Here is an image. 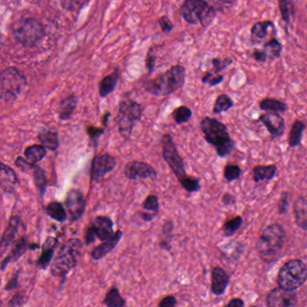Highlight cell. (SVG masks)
I'll return each mask as SVG.
<instances>
[{
    "mask_svg": "<svg viewBox=\"0 0 307 307\" xmlns=\"http://www.w3.org/2000/svg\"><path fill=\"white\" fill-rule=\"evenodd\" d=\"M162 157L175 174L181 187L189 193H194L201 189L200 179L189 176L186 172L184 161L180 156L177 146L170 134H164L161 140Z\"/></svg>",
    "mask_w": 307,
    "mask_h": 307,
    "instance_id": "6da1fadb",
    "label": "cell"
},
{
    "mask_svg": "<svg viewBox=\"0 0 307 307\" xmlns=\"http://www.w3.org/2000/svg\"><path fill=\"white\" fill-rule=\"evenodd\" d=\"M80 251L81 241L77 238L69 239L62 244L57 257L50 266L51 276L62 279V284H63L68 274L78 264Z\"/></svg>",
    "mask_w": 307,
    "mask_h": 307,
    "instance_id": "7a4b0ae2",
    "label": "cell"
},
{
    "mask_svg": "<svg viewBox=\"0 0 307 307\" xmlns=\"http://www.w3.org/2000/svg\"><path fill=\"white\" fill-rule=\"evenodd\" d=\"M202 132L207 142L212 144L219 157H225L235 148V142L231 139L226 126L214 118H206L200 123Z\"/></svg>",
    "mask_w": 307,
    "mask_h": 307,
    "instance_id": "3957f363",
    "label": "cell"
},
{
    "mask_svg": "<svg viewBox=\"0 0 307 307\" xmlns=\"http://www.w3.org/2000/svg\"><path fill=\"white\" fill-rule=\"evenodd\" d=\"M185 68L177 65L168 70L162 76L145 84V90L152 95H167L182 88L185 83Z\"/></svg>",
    "mask_w": 307,
    "mask_h": 307,
    "instance_id": "277c9868",
    "label": "cell"
},
{
    "mask_svg": "<svg viewBox=\"0 0 307 307\" xmlns=\"http://www.w3.org/2000/svg\"><path fill=\"white\" fill-rule=\"evenodd\" d=\"M285 239L284 228L278 223H274L264 230L257 242L260 255L266 260H272L278 257L283 249Z\"/></svg>",
    "mask_w": 307,
    "mask_h": 307,
    "instance_id": "5b68a950",
    "label": "cell"
},
{
    "mask_svg": "<svg viewBox=\"0 0 307 307\" xmlns=\"http://www.w3.org/2000/svg\"><path fill=\"white\" fill-rule=\"evenodd\" d=\"M307 279L306 264L300 260H291L280 268L278 285L284 290L294 291L304 285Z\"/></svg>",
    "mask_w": 307,
    "mask_h": 307,
    "instance_id": "8992f818",
    "label": "cell"
},
{
    "mask_svg": "<svg viewBox=\"0 0 307 307\" xmlns=\"http://www.w3.org/2000/svg\"><path fill=\"white\" fill-rule=\"evenodd\" d=\"M181 16L192 24H201L207 27L215 17V11L205 0H186L180 8Z\"/></svg>",
    "mask_w": 307,
    "mask_h": 307,
    "instance_id": "52a82bcc",
    "label": "cell"
},
{
    "mask_svg": "<svg viewBox=\"0 0 307 307\" xmlns=\"http://www.w3.org/2000/svg\"><path fill=\"white\" fill-rule=\"evenodd\" d=\"M142 115V108L138 103L132 100L123 101L119 105L117 123L121 136L129 140L132 136L134 125Z\"/></svg>",
    "mask_w": 307,
    "mask_h": 307,
    "instance_id": "ba28073f",
    "label": "cell"
},
{
    "mask_svg": "<svg viewBox=\"0 0 307 307\" xmlns=\"http://www.w3.org/2000/svg\"><path fill=\"white\" fill-rule=\"evenodd\" d=\"M14 36L24 46H33L45 36V29L35 19H24L17 23L13 30Z\"/></svg>",
    "mask_w": 307,
    "mask_h": 307,
    "instance_id": "9c48e42d",
    "label": "cell"
},
{
    "mask_svg": "<svg viewBox=\"0 0 307 307\" xmlns=\"http://www.w3.org/2000/svg\"><path fill=\"white\" fill-rule=\"evenodd\" d=\"M1 95L6 101L16 99L21 93L26 81L22 72L17 69L8 68L1 72Z\"/></svg>",
    "mask_w": 307,
    "mask_h": 307,
    "instance_id": "30bf717a",
    "label": "cell"
},
{
    "mask_svg": "<svg viewBox=\"0 0 307 307\" xmlns=\"http://www.w3.org/2000/svg\"><path fill=\"white\" fill-rule=\"evenodd\" d=\"M113 228L114 222L111 218L105 215L96 216L86 229L85 244L90 245L96 239L102 241L110 239L115 235Z\"/></svg>",
    "mask_w": 307,
    "mask_h": 307,
    "instance_id": "8fae6325",
    "label": "cell"
},
{
    "mask_svg": "<svg viewBox=\"0 0 307 307\" xmlns=\"http://www.w3.org/2000/svg\"><path fill=\"white\" fill-rule=\"evenodd\" d=\"M117 160L110 154H101L95 156L91 164V179L95 183H101L109 172L117 167Z\"/></svg>",
    "mask_w": 307,
    "mask_h": 307,
    "instance_id": "7c38bea8",
    "label": "cell"
},
{
    "mask_svg": "<svg viewBox=\"0 0 307 307\" xmlns=\"http://www.w3.org/2000/svg\"><path fill=\"white\" fill-rule=\"evenodd\" d=\"M86 199L80 190L71 189L68 192L65 197V207L71 223L82 217L86 210Z\"/></svg>",
    "mask_w": 307,
    "mask_h": 307,
    "instance_id": "4fadbf2b",
    "label": "cell"
},
{
    "mask_svg": "<svg viewBox=\"0 0 307 307\" xmlns=\"http://www.w3.org/2000/svg\"><path fill=\"white\" fill-rule=\"evenodd\" d=\"M123 174L128 179H155L157 172L155 168L150 164L143 162H130L124 166Z\"/></svg>",
    "mask_w": 307,
    "mask_h": 307,
    "instance_id": "5bb4252c",
    "label": "cell"
},
{
    "mask_svg": "<svg viewBox=\"0 0 307 307\" xmlns=\"http://www.w3.org/2000/svg\"><path fill=\"white\" fill-rule=\"evenodd\" d=\"M297 305V296L293 291L275 288L268 293L267 306L269 307H292Z\"/></svg>",
    "mask_w": 307,
    "mask_h": 307,
    "instance_id": "9a60e30c",
    "label": "cell"
},
{
    "mask_svg": "<svg viewBox=\"0 0 307 307\" xmlns=\"http://www.w3.org/2000/svg\"><path fill=\"white\" fill-rule=\"evenodd\" d=\"M24 226L23 223L22 218L19 215L12 216L8 222V224L6 226L5 232L2 235L1 243H0V250H1V255L3 256L5 254L7 248L11 245L12 243L15 241V237L19 232L20 227Z\"/></svg>",
    "mask_w": 307,
    "mask_h": 307,
    "instance_id": "2e32d148",
    "label": "cell"
},
{
    "mask_svg": "<svg viewBox=\"0 0 307 307\" xmlns=\"http://www.w3.org/2000/svg\"><path fill=\"white\" fill-rule=\"evenodd\" d=\"M260 121L266 126L274 138L282 136L285 132V121L276 112L263 114L260 117Z\"/></svg>",
    "mask_w": 307,
    "mask_h": 307,
    "instance_id": "e0dca14e",
    "label": "cell"
},
{
    "mask_svg": "<svg viewBox=\"0 0 307 307\" xmlns=\"http://www.w3.org/2000/svg\"><path fill=\"white\" fill-rule=\"evenodd\" d=\"M29 244L30 243H28L26 237H21L18 240H15L12 243L11 251L1 262V271L4 272L8 264L16 262L23 255H24L29 250Z\"/></svg>",
    "mask_w": 307,
    "mask_h": 307,
    "instance_id": "ac0fdd59",
    "label": "cell"
},
{
    "mask_svg": "<svg viewBox=\"0 0 307 307\" xmlns=\"http://www.w3.org/2000/svg\"><path fill=\"white\" fill-rule=\"evenodd\" d=\"M0 179H1L0 181L1 189L6 193L14 192L16 187L20 184L16 171L3 162L1 163L0 168Z\"/></svg>",
    "mask_w": 307,
    "mask_h": 307,
    "instance_id": "d6986e66",
    "label": "cell"
},
{
    "mask_svg": "<svg viewBox=\"0 0 307 307\" xmlns=\"http://www.w3.org/2000/svg\"><path fill=\"white\" fill-rule=\"evenodd\" d=\"M123 237V232L118 230L110 239L105 240L100 245L95 247L91 252V257L94 260H99L101 259L106 257L108 253H110L117 246L118 242Z\"/></svg>",
    "mask_w": 307,
    "mask_h": 307,
    "instance_id": "ffe728a7",
    "label": "cell"
},
{
    "mask_svg": "<svg viewBox=\"0 0 307 307\" xmlns=\"http://www.w3.org/2000/svg\"><path fill=\"white\" fill-rule=\"evenodd\" d=\"M59 240L55 237L48 236L44 242V245L42 247V253L36 262L37 267L42 269H46L50 266V261L54 255L56 246L58 244Z\"/></svg>",
    "mask_w": 307,
    "mask_h": 307,
    "instance_id": "44dd1931",
    "label": "cell"
},
{
    "mask_svg": "<svg viewBox=\"0 0 307 307\" xmlns=\"http://www.w3.org/2000/svg\"><path fill=\"white\" fill-rule=\"evenodd\" d=\"M229 276L220 267H215L212 270L211 291L215 296H221L226 290L229 284Z\"/></svg>",
    "mask_w": 307,
    "mask_h": 307,
    "instance_id": "7402d4cb",
    "label": "cell"
},
{
    "mask_svg": "<svg viewBox=\"0 0 307 307\" xmlns=\"http://www.w3.org/2000/svg\"><path fill=\"white\" fill-rule=\"evenodd\" d=\"M295 219L298 227L307 231V195H302L295 203Z\"/></svg>",
    "mask_w": 307,
    "mask_h": 307,
    "instance_id": "603a6c76",
    "label": "cell"
},
{
    "mask_svg": "<svg viewBox=\"0 0 307 307\" xmlns=\"http://www.w3.org/2000/svg\"><path fill=\"white\" fill-rule=\"evenodd\" d=\"M38 140L41 144L51 151H56L60 146L58 133L52 129H43L38 134Z\"/></svg>",
    "mask_w": 307,
    "mask_h": 307,
    "instance_id": "cb8c5ba5",
    "label": "cell"
},
{
    "mask_svg": "<svg viewBox=\"0 0 307 307\" xmlns=\"http://www.w3.org/2000/svg\"><path fill=\"white\" fill-rule=\"evenodd\" d=\"M78 99L75 95H70L61 102L59 106V118L62 121L70 120L76 110Z\"/></svg>",
    "mask_w": 307,
    "mask_h": 307,
    "instance_id": "d4e9b609",
    "label": "cell"
},
{
    "mask_svg": "<svg viewBox=\"0 0 307 307\" xmlns=\"http://www.w3.org/2000/svg\"><path fill=\"white\" fill-rule=\"evenodd\" d=\"M46 213L49 217L55 220L56 222L63 223L67 220V212L62 203L51 202L46 207Z\"/></svg>",
    "mask_w": 307,
    "mask_h": 307,
    "instance_id": "484cf974",
    "label": "cell"
},
{
    "mask_svg": "<svg viewBox=\"0 0 307 307\" xmlns=\"http://www.w3.org/2000/svg\"><path fill=\"white\" fill-rule=\"evenodd\" d=\"M103 305L108 307H123L126 305V301L121 296L120 292L117 286H112L107 291L106 296L103 300Z\"/></svg>",
    "mask_w": 307,
    "mask_h": 307,
    "instance_id": "4316f807",
    "label": "cell"
},
{
    "mask_svg": "<svg viewBox=\"0 0 307 307\" xmlns=\"http://www.w3.org/2000/svg\"><path fill=\"white\" fill-rule=\"evenodd\" d=\"M24 155L28 162L36 164L46 156V148L43 144L28 146L24 150Z\"/></svg>",
    "mask_w": 307,
    "mask_h": 307,
    "instance_id": "83f0119b",
    "label": "cell"
},
{
    "mask_svg": "<svg viewBox=\"0 0 307 307\" xmlns=\"http://www.w3.org/2000/svg\"><path fill=\"white\" fill-rule=\"evenodd\" d=\"M277 172L276 165L268 166H256L253 168V178L256 182L273 179Z\"/></svg>",
    "mask_w": 307,
    "mask_h": 307,
    "instance_id": "f1b7e54d",
    "label": "cell"
},
{
    "mask_svg": "<svg viewBox=\"0 0 307 307\" xmlns=\"http://www.w3.org/2000/svg\"><path fill=\"white\" fill-rule=\"evenodd\" d=\"M306 127H307L306 123L302 122V121H299V120H297L293 123L290 133H289V137H288V143H289L290 147L295 148L301 143L303 133H304Z\"/></svg>",
    "mask_w": 307,
    "mask_h": 307,
    "instance_id": "f546056e",
    "label": "cell"
},
{
    "mask_svg": "<svg viewBox=\"0 0 307 307\" xmlns=\"http://www.w3.org/2000/svg\"><path fill=\"white\" fill-rule=\"evenodd\" d=\"M33 176H34V184L36 189L39 191V194L42 197L45 195L46 188H47V178L45 175V171L39 167L37 164L35 165L34 170H33Z\"/></svg>",
    "mask_w": 307,
    "mask_h": 307,
    "instance_id": "4dcf8cb0",
    "label": "cell"
},
{
    "mask_svg": "<svg viewBox=\"0 0 307 307\" xmlns=\"http://www.w3.org/2000/svg\"><path fill=\"white\" fill-rule=\"evenodd\" d=\"M118 79V73H113L109 76H106L99 85V95L102 97H105L112 93L117 86Z\"/></svg>",
    "mask_w": 307,
    "mask_h": 307,
    "instance_id": "1f68e13d",
    "label": "cell"
},
{
    "mask_svg": "<svg viewBox=\"0 0 307 307\" xmlns=\"http://www.w3.org/2000/svg\"><path fill=\"white\" fill-rule=\"evenodd\" d=\"M260 107L261 110L268 112H285L287 110V105L282 101L276 100L272 98H265L260 101Z\"/></svg>",
    "mask_w": 307,
    "mask_h": 307,
    "instance_id": "d6a6232c",
    "label": "cell"
},
{
    "mask_svg": "<svg viewBox=\"0 0 307 307\" xmlns=\"http://www.w3.org/2000/svg\"><path fill=\"white\" fill-rule=\"evenodd\" d=\"M274 27L273 23L270 21L259 22L251 28V35L256 39H264L268 34V28Z\"/></svg>",
    "mask_w": 307,
    "mask_h": 307,
    "instance_id": "836d02e7",
    "label": "cell"
},
{
    "mask_svg": "<svg viewBox=\"0 0 307 307\" xmlns=\"http://www.w3.org/2000/svg\"><path fill=\"white\" fill-rule=\"evenodd\" d=\"M234 101L227 95H220L216 98L213 106V113L214 114H221L223 112L229 110L234 106Z\"/></svg>",
    "mask_w": 307,
    "mask_h": 307,
    "instance_id": "e575fe53",
    "label": "cell"
},
{
    "mask_svg": "<svg viewBox=\"0 0 307 307\" xmlns=\"http://www.w3.org/2000/svg\"><path fill=\"white\" fill-rule=\"evenodd\" d=\"M263 50L265 51L268 59H276L280 55L282 50V45L278 40L272 39L268 41L263 47Z\"/></svg>",
    "mask_w": 307,
    "mask_h": 307,
    "instance_id": "d590c367",
    "label": "cell"
},
{
    "mask_svg": "<svg viewBox=\"0 0 307 307\" xmlns=\"http://www.w3.org/2000/svg\"><path fill=\"white\" fill-rule=\"evenodd\" d=\"M279 6L283 21H285L286 24H289L291 17L294 15L293 0H279Z\"/></svg>",
    "mask_w": 307,
    "mask_h": 307,
    "instance_id": "8d00e7d4",
    "label": "cell"
},
{
    "mask_svg": "<svg viewBox=\"0 0 307 307\" xmlns=\"http://www.w3.org/2000/svg\"><path fill=\"white\" fill-rule=\"evenodd\" d=\"M241 224H242V218L240 216H235L230 219L223 223V234L225 236H232L235 235V233L240 229Z\"/></svg>",
    "mask_w": 307,
    "mask_h": 307,
    "instance_id": "74e56055",
    "label": "cell"
},
{
    "mask_svg": "<svg viewBox=\"0 0 307 307\" xmlns=\"http://www.w3.org/2000/svg\"><path fill=\"white\" fill-rule=\"evenodd\" d=\"M175 122L178 124L187 123L190 120L192 117V111L190 110L188 106H179L172 114Z\"/></svg>",
    "mask_w": 307,
    "mask_h": 307,
    "instance_id": "f35d334b",
    "label": "cell"
},
{
    "mask_svg": "<svg viewBox=\"0 0 307 307\" xmlns=\"http://www.w3.org/2000/svg\"><path fill=\"white\" fill-rule=\"evenodd\" d=\"M240 174H241V170H240V167L238 165L228 164L224 167L223 175H224L225 179L227 181H229V182H232L234 180L239 179Z\"/></svg>",
    "mask_w": 307,
    "mask_h": 307,
    "instance_id": "ab89813d",
    "label": "cell"
},
{
    "mask_svg": "<svg viewBox=\"0 0 307 307\" xmlns=\"http://www.w3.org/2000/svg\"><path fill=\"white\" fill-rule=\"evenodd\" d=\"M142 208L151 212L157 213H159V200L156 195H150L146 197L145 201L142 203Z\"/></svg>",
    "mask_w": 307,
    "mask_h": 307,
    "instance_id": "60d3db41",
    "label": "cell"
},
{
    "mask_svg": "<svg viewBox=\"0 0 307 307\" xmlns=\"http://www.w3.org/2000/svg\"><path fill=\"white\" fill-rule=\"evenodd\" d=\"M15 165H16V167H17L18 169H20L22 172L29 173L30 171L33 172V170H34V167H35L36 164L28 162L25 158L17 157V160H16V162H15Z\"/></svg>",
    "mask_w": 307,
    "mask_h": 307,
    "instance_id": "b9f144b4",
    "label": "cell"
},
{
    "mask_svg": "<svg viewBox=\"0 0 307 307\" xmlns=\"http://www.w3.org/2000/svg\"><path fill=\"white\" fill-rule=\"evenodd\" d=\"M63 7L70 10H78L83 7L88 0H61Z\"/></svg>",
    "mask_w": 307,
    "mask_h": 307,
    "instance_id": "7bdbcfd3",
    "label": "cell"
},
{
    "mask_svg": "<svg viewBox=\"0 0 307 307\" xmlns=\"http://www.w3.org/2000/svg\"><path fill=\"white\" fill-rule=\"evenodd\" d=\"M87 132L90 136V141L93 143V145H97V142L102 134H104V129L97 128L94 126H89L87 128Z\"/></svg>",
    "mask_w": 307,
    "mask_h": 307,
    "instance_id": "ee69618b",
    "label": "cell"
},
{
    "mask_svg": "<svg viewBox=\"0 0 307 307\" xmlns=\"http://www.w3.org/2000/svg\"><path fill=\"white\" fill-rule=\"evenodd\" d=\"M213 64L214 67V72L217 73L222 71L225 68L228 67L233 63V61L231 59H225V60H219V59H213Z\"/></svg>",
    "mask_w": 307,
    "mask_h": 307,
    "instance_id": "f6af8a7d",
    "label": "cell"
},
{
    "mask_svg": "<svg viewBox=\"0 0 307 307\" xmlns=\"http://www.w3.org/2000/svg\"><path fill=\"white\" fill-rule=\"evenodd\" d=\"M289 194L287 192H283L281 198L279 200V214H284L287 211L288 202H289Z\"/></svg>",
    "mask_w": 307,
    "mask_h": 307,
    "instance_id": "bcb514c9",
    "label": "cell"
},
{
    "mask_svg": "<svg viewBox=\"0 0 307 307\" xmlns=\"http://www.w3.org/2000/svg\"><path fill=\"white\" fill-rule=\"evenodd\" d=\"M19 275H20V271H19V269H17V270L15 271V273L13 274V276H12L10 280L6 283V286H5V290L13 291L15 290L16 288H17V286H18Z\"/></svg>",
    "mask_w": 307,
    "mask_h": 307,
    "instance_id": "7dc6e473",
    "label": "cell"
},
{
    "mask_svg": "<svg viewBox=\"0 0 307 307\" xmlns=\"http://www.w3.org/2000/svg\"><path fill=\"white\" fill-rule=\"evenodd\" d=\"M24 304V294L23 292H17V294L13 296L11 300L8 303V307H20Z\"/></svg>",
    "mask_w": 307,
    "mask_h": 307,
    "instance_id": "c3c4849f",
    "label": "cell"
},
{
    "mask_svg": "<svg viewBox=\"0 0 307 307\" xmlns=\"http://www.w3.org/2000/svg\"><path fill=\"white\" fill-rule=\"evenodd\" d=\"M223 79V76H218L216 78H213L212 73H208L203 78V82L209 83V85L213 87V86H216L218 84L222 83Z\"/></svg>",
    "mask_w": 307,
    "mask_h": 307,
    "instance_id": "681fc988",
    "label": "cell"
},
{
    "mask_svg": "<svg viewBox=\"0 0 307 307\" xmlns=\"http://www.w3.org/2000/svg\"><path fill=\"white\" fill-rule=\"evenodd\" d=\"M178 305V302L176 297L174 296H167L164 298H162L161 302L159 303L160 307H174Z\"/></svg>",
    "mask_w": 307,
    "mask_h": 307,
    "instance_id": "f907efd6",
    "label": "cell"
},
{
    "mask_svg": "<svg viewBox=\"0 0 307 307\" xmlns=\"http://www.w3.org/2000/svg\"><path fill=\"white\" fill-rule=\"evenodd\" d=\"M160 24H161V26L164 31H170L172 29V24L171 22L168 20V18L166 17H163L161 18L160 20Z\"/></svg>",
    "mask_w": 307,
    "mask_h": 307,
    "instance_id": "816d5d0a",
    "label": "cell"
},
{
    "mask_svg": "<svg viewBox=\"0 0 307 307\" xmlns=\"http://www.w3.org/2000/svg\"><path fill=\"white\" fill-rule=\"evenodd\" d=\"M157 213H140V217L142 218V221L145 222H151L154 218L156 217Z\"/></svg>",
    "mask_w": 307,
    "mask_h": 307,
    "instance_id": "f5cc1de1",
    "label": "cell"
},
{
    "mask_svg": "<svg viewBox=\"0 0 307 307\" xmlns=\"http://www.w3.org/2000/svg\"><path fill=\"white\" fill-rule=\"evenodd\" d=\"M253 56H254L255 60L258 61V62H265V61L268 59L266 53H265V51L263 50H255V51L253 52Z\"/></svg>",
    "mask_w": 307,
    "mask_h": 307,
    "instance_id": "db71d44e",
    "label": "cell"
},
{
    "mask_svg": "<svg viewBox=\"0 0 307 307\" xmlns=\"http://www.w3.org/2000/svg\"><path fill=\"white\" fill-rule=\"evenodd\" d=\"M244 307V302L242 301L240 298H235L232 299L231 301L227 304V307Z\"/></svg>",
    "mask_w": 307,
    "mask_h": 307,
    "instance_id": "11a10c76",
    "label": "cell"
},
{
    "mask_svg": "<svg viewBox=\"0 0 307 307\" xmlns=\"http://www.w3.org/2000/svg\"><path fill=\"white\" fill-rule=\"evenodd\" d=\"M173 223L171 222V221H167L166 223H164V225H163V229H162V232H163V234H170L171 232H172V230H173Z\"/></svg>",
    "mask_w": 307,
    "mask_h": 307,
    "instance_id": "9f6ffc18",
    "label": "cell"
},
{
    "mask_svg": "<svg viewBox=\"0 0 307 307\" xmlns=\"http://www.w3.org/2000/svg\"><path fill=\"white\" fill-rule=\"evenodd\" d=\"M223 202L225 205H227V206H228V205H232V204H234V202H235V197L227 193V194H225V195H223Z\"/></svg>",
    "mask_w": 307,
    "mask_h": 307,
    "instance_id": "6f0895ef",
    "label": "cell"
},
{
    "mask_svg": "<svg viewBox=\"0 0 307 307\" xmlns=\"http://www.w3.org/2000/svg\"><path fill=\"white\" fill-rule=\"evenodd\" d=\"M39 247V244H35V243H30V244H29V250H31V251H34V250H36V249H38Z\"/></svg>",
    "mask_w": 307,
    "mask_h": 307,
    "instance_id": "680465c9",
    "label": "cell"
},
{
    "mask_svg": "<svg viewBox=\"0 0 307 307\" xmlns=\"http://www.w3.org/2000/svg\"><path fill=\"white\" fill-rule=\"evenodd\" d=\"M220 1L225 5H231V4H234L236 0H220Z\"/></svg>",
    "mask_w": 307,
    "mask_h": 307,
    "instance_id": "91938a15",
    "label": "cell"
},
{
    "mask_svg": "<svg viewBox=\"0 0 307 307\" xmlns=\"http://www.w3.org/2000/svg\"><path fill=\"white\" fill-rule=\"evenodd\" d=\"M109 116H110V114H106V116H105V118L103 119V123H104L105 126L106 125V122H107V119L109 118Z\"/></svg>",
    "mask_w": 307,
    "mask_h": 307,
    "instance_id": "94428289",
    "label": "cell"
}]
</instances>
